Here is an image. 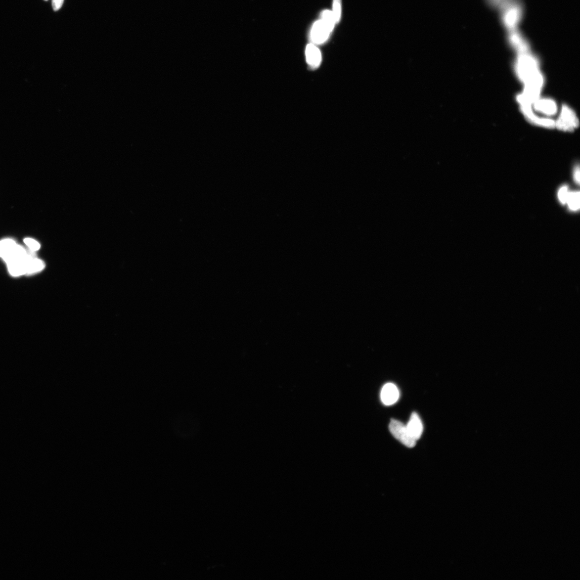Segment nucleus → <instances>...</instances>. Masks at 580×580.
I'll return each mask as SVG.
<instances>
[{
	"instance_id": "obj_1",
	"label": "nucleus",
	"mask_w": 580,
	"mask_h": 580,
	"mask_svg": "<svg viewBox=\"0 0 580 580\" xmlns=\"http://www.w3.org/2000/svg\"><path fill=\"white\" fill-rule=\"evenodd\" d=\"M515 62L516 73L522 83L527 81L539 72V61L530 51L517 53Z\"/></svg>"
},
{
	"instance_id": "obj_2",
	"label": "nucleus",
	"mask_w": 580,
	"mask_h": 580,
	"mask_svg": "<svg viewBox=\"0 0 580 580\" xmlns=\"http://www.w3.org/2000/svg\"><path fill=\"white\" fill-rule=\"evenodd\" d=\"M498 9L503 26L508 31L517 29L524 15L523 5L518 0L504 4Z\"/></svg>"
},
{
	"instance_id": "obj_3",
	"label": "nucleus",
	"mask_w": 580,
	"mask_h": 580,
	"mask_svg": "<svg viewBox=\"0 0 580 580\" xmlns=\"http://www.w3.org/2000/svg\"><path fill=\"white\" fill-rule=\"evenodd\" d=\"M579 124L575 112L568 106L564 105L557 121L555 122V127L564 132H572L579 126Z\"/></svg>"
},
{
	"instance_id": "obj_4",
	"label": "nucleus",
	"mask_w": 580,
	"mask_h": 580,
	"mask_svg": "<svg viewBox=\"0 0 580 580\" xmlns=\"http://www.w3.org/2000/svg\"><path fill=\"white\" fill-rule=\"evenodd\" d=\"M389 427L391 434L404 446L410 448L415 446L416 441L411 437L406 425L403 423L392 419Z\"/></svg>"
},
{
	"instance_id": "obj_5",
	"label": "nucleus",
	"mask_w": 580,
	"mask_h": 580,
	"mask_svg": "<svg viewBox=\"0 0 580 580\" xmlns=\"http://www.w3.org/2000/svg\"><path fill=\"white\" fill-rule=\"evenodd\" d=\"M333 30L321 20L314 23L312 28L310 39L313 45H321L327 41Z\"/></svg>"
},
{
	"instance_id": "obj_6",
	"label": "nucleus",
	"mask_w": 580,
	"mask_h": 580,
	"mask_svg": "<svg viewBox=\"0 0 580 580\" xmlns=\"http://www.w3.org/2000/svg\"><path fill=\"white\" fill-rule=\"evenodd\" d=\"M508 41L517 53L530 51L528 41L517 29L508 31Z\"/></svg>"
},
{
	"instance_id": "obj_7",
	"label": "nucleus",
	"mask_w": 580,
	"mask_h": 580,
	"mask_svg": "<svg viewBox=\"0 0 580 580\" xmlns=\"http://www.w3.org/2000/svg\"><path fill=\"white\" fill-rule=\"evenodd\" d=\"M534 107L536 111L547 117L554 116L557 113L558 107L556 102L550 98H540L537 99L534 103Z\"/></svg>"
},
{
	"instance_id": "obj_8",
	"label": "nucleus",
	"mask_w": 580,
	"mask_h": 580,
	"mask_svg": "<svg viewBox=\"0 0 580 580\" xmlns=\"http://www.w3.org/2000/svg\"><path fill=\"white\" fill-rule=\"evenodd\" d=\"M382 402L386 406H391L397 402L399 398V391L397 387L392 383L385 384L380 394Z\"/></svg>"
},
{
	"instance_id": "obj_9",
	"label": "nucleus",
	"mask_w": 580,
	"mask_h": 580,
	"mask_svg": "<svg viewBox=\"0 0 580 580\" xmlns=\"http://www.w3.org/2000/svg\"><path fill=\"white\" fill-rule=\"evenodd\" d=\"M406 427L409 434L416 441L421 438L423 426L420 416L416 413L411 414Z\"/></svg>"
},
{
	"instance_id": "obj_10",
	"label": "nucleus",
	"mask_w": 580,
	"mask_h": 580,
	"mask_svg": "<svg viewBox=\"0 0 580 580\" xmlns=\"http://www.w3.org/2000/svg\"><path fill=\"white\" fill-rule=\"evenodd\" d=\"M306 58L308 65L315 69L321 64L322 55L319 49L313 44H310L306 48Z\"/></svg>"
},
{
	"instance_id": "obj_11",
	"label": "nucleus",
	"mask_w": 580,
	"mask_h": 580,
	"mask_svg": "<svg viewBox=\"0 0 580 580\" xmlns=\"http://www.w3.org/2000/svg\"><path fill=\"white\" fill-rule=\"evenodd\" d=\"M45 265L42 260L36 258H31L27 262L26 275L39 272L45 269Z\"/></svg>"
},
{
	"instance_id": "obj_12",
	"label": "nucleus",
	"mask_w": 580,
	"mask_h": 580,
	"mask_svg": "<svg viewBox=\"0 0 580 580\" xmlns=\"http://www.w3.org/2000/svg\"><path fill=\"white\" fill-rule=\"evenodd\" d=\"M16 245L15 241L10 239L0 241V258L3 259L8 255Z\"/></svg>"
},
{
	"instance_id": "obj_13",
	"label": "nucleus",
	"mask_w": 580,
	"mask_h": 580,
	"mask_svg": "<svg viewBox=\"0 0 580 580\" xmlns=\"http://www.w3.org/2000/svg\"><path fill=\"white\" fill-rule=\"evenodd\" d=\"M570 209L573 211H577L580 209V193L579 192H570L567 202Z\"/></svg>"
},
{
	"instance_id": "obj_14",
	"label": "nucleus",
	"mask_w": 580,
	"mask_h": 580,
	"mask_svg": "<svg viewBox=\"0 0 580 580\" xmlns=\"http://www.w3.org/2000/svg\"><path fill=\"white\" fill-rule=\"evenodd\" d=\"M321 20L333 30L336 24L332 11L326 10L322 13Z\"/></svg>"
},
{
	"instance_id": "obj_15",
	"label": "nucleus",
	"mask_w": 580,
	"mask_h": 580,
	"mask_svg": "<svg viewBox=\"0 0 580 580\" xmlns=\"http://www.w3.org/2000/svg\"><path fill=\"white\" fill-rule=\"evenodd\" d=\"M336 24L340 22L342 12L341 0H333L332 11Z\"/></svg>"
},
{
	"instance_id": "obj_16",
	"label": "nucleus",
	"mask_w": 580,
	"mask_h": 580,
	"mask_svg": "<svg viewBox=\"0 0 580 580\" xmlns=\"http://www.w3.org/2000/svg\"><path fill=\"white\" fill-rule=\"evenodd\" d=\"M24 242L30 249V251L35 252L39 251L41 248V245L39 242L31 238H26L24 240Z\"/></svg>"
},
{
	"instance_id": "obj_17",
	"label": "nucleus",
	"mask_w": 580,
	"mask_h": 580,
	"mask_svg": "<svg viewBox=\"0 0 580 580\" xmlns=\"http://www.w3.org/2000/svg\"><path fill=\"white\" fill-rule=\"evenodd\" d=\"M569 193L568 188L566 186H563L560 189L558 192V197L561 203L565 204L567 202Z\"/></svg>"
},
{
	"instance_id": "obj_18",
	"label": "nucleus",
	"mask_w": 580,
	"mask_h": 580,
	"mask_svg": "<svg viewBox=\"0 0 580 580\" xmlns=\"http://www.w3.org/2000/svg\"><path fill=\"white\" fill-rule=\"evenodd\" d=\"M487 1L491 5L499 8L504 4L514 1V0H487Z\"/></svg>"
},
{
	"instance_id": "obj_19",
	"label": "nucleus",
	"mask_w": 580,
	"mask_h": 580,
	"mask_svg": "<svg viewBox=\"0 0 580 580\" xmlns=\"http://www.w3.org/2000/svg\"><path fill=\"white\" fill-rule=\"evenodd\" d=\"M64 2V0H52V4L54 11H57L60 10Z\"/></svg>"
},
{
	"instance_id": "obj_20",
	"label": "nucleus",
	"mask_w": 580,
	"mask_h": 580,
	"mask_svg": "<svg viewBox=\"0 0 580 580\" xmlns=\"http://www.w3.org/2000/svg\"><path fill=\"white\" fill-rule=\"evenodd\" d=\"M574 177H575V180H576V182H577L578 184H579V183H580V169H579V167H577L576 168V170H575V175H574Z\"/></svg>"
},
{
	"instance_id": "obj_21",
	"label": "nucleus",
	"mask_w": 580,
	"mask_h": 580,
	"mask_svg": "<svg viewBox=\"0 0 580 580\" xmlns=\"http://www.w3.org/2000/svg\"><path fill=\"white\" fill-rule=\"evenodd\" d=\"M45 1H48V0H45Z\"/></svg>"
}]
</instances>
